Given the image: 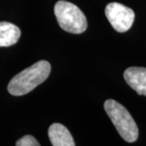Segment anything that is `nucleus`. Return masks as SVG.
Wrapping results in <instances>:
<instances>
[{
    "mask_svg": "<svg viewBox=\"0 0 146 146\" xmlns=\"http://www.w3.org/2000/svg\"><path fill=\"white\" fill-rule=\"evenodd\" d=\"M21 30L9 22H0V47L12 46L18 42Z\"/></svg>",
    "mask_w": 146,
    "mask_h": 146,
    "instance_id": "obj_7",
    "label": "nucleus"
},
{
    "mask_svg": "<svg viewBox=\"0 0 146 146\" xmlns=\"http://www.w3.org/2000/svg\"><path fill=\"white\" fill-rule=\"evenodd\" d=\"M48 136L54 146H74L76 145L70 131L65 126L61 123H53L49 127Z\"/></svg>",
    "mask_w": 146,
    "mask_h": 146,
    "instance_id": "obj_6",
    "label": "nucleus"
},
{
    "mask_svg": "<svg viewBox=\"0 0 146 146\" xmlns=\"http://www.w3.org/2000/svg\"><path fill=\"white\" fill-rule=\"evenodd\" d=\"M54 15L63 30L79 34L86 30V17L77 6L67 1L60 0L54 5Z\"/></svg>",
    "mask_w": 146,
    "mask_h": 146,
    "instance_id": "obj_3",
    "label": "nucleus"
},
{
    "mask_svg": "<svg viewBox=\"0 0 146 146\" xmlns=\"http://www.w3.org/2000/svg\"><path fill=\"white\" fill-rule=\"evenodd\" d=\"M123 77L127 84L139 95L146 96V68H127L123 73Z\"/></svg>",
    "mask_w": 146,
    "mask_h": 146,
    "instance_id": "obj_5",
    "label": "nucleus"
},
{
    "mask_svg": "<svg viewBox=\"0 0 146 146\" xmlns=\"http://www.w3.org/2000/svg\"><path fill=\"white\" fill-rule=\"evenodd\" d=\"M16 146H39L40 144L33 136L26 135L16 141Z\"/></svg>",
    "mask_w": 146,
    "mask_h": 146,
    "instance_id": "obj_8",
    "label": "nucleus"
},
{
    "mask_svg": "<svg viewBox=\"0 0 146 146\" xmlns=\"http://www.w3.org/2000/svg\"><path fill=\"white\" fill-rule=\"evenodd\" d=\"M106 16L112 27L119 33L128 31L135 20L132 9L119 3H110L106 7Z\"/></svg>",
    "mask_w": 146,
    "mask_h": 146,
    "instance_id": "obj_4",
    "label": "nucleus"
},
{
    "mask_svg": "<svg viewBox=\"0 0 146 146\" xmlns=\"http://www.w3.org/2000/svg\"><path fill=\"white\" fill-rule=\"evenodd\" d=\"M50 70V63L41 60L15 76L8 84L7 90L13 96L29 94L48 78Z\"/></svg>",
    "mask_w": 146,
    "mask_h": 146,
    "instance_id": "obj_1",
    "label": "nucleus"
},
{
    "mask_svg": "<svg viewBox=\"0 0 146 146\" xmlns=\"http://www.w3.org/2000/svg\"><path fill=\"white\" fill-rule=\"evenodd\" d=\"M104 109L120 136L127 142H135L139 136L138 127L125 107L113 99L106 100Z\"/></svg>",
    "mask_w": 146,
    "mask_h": 146,
    "instance_id": "obj_2",
    "label": "nucleus"
}]
</instances>
